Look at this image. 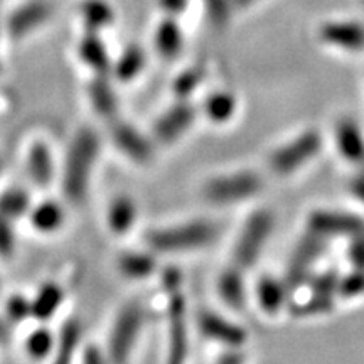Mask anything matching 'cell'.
Masks as SVG:
<instances>
[{"instance_id": "1", "label": "cell", "mask_w": 364, "mask_h": 364, "mask_svg": "<svg viewBox=\"0 0 364 364\" xmlns=\"http://www.w3.org/2000/svg\"><path fill=\"white\" fill-rule=\"evenodd\" d=\"M220 236V226L209 220H191L157 228L145 236L149 250L162 255L193 253L211 247Z\"/></svg>"}, {"instance_id": "2", "label": "cell", "mask_w": 364, "mask_h": 364, "mask_svg": "<svg viewBox=\"0 0 364 364\" xmlns=\"http://www.w3.org/2000/svg\"><path fill=\"white\" fill-rule=\"evenodd\" d=\"M275 228V215L270 209L258 208L248 215L241 225L238 235L235 238L231 257L233 265L250 270L260 260L263 250H265L268 238Z\"/></svg>"}, {"instance_id": "3", "label": "cell", "mask_w": 364, "mask_h": 364, "mask_svg": "<svg viewBox=\"0 0 364 364\" xmlns=\"http://www.w3.org/2000/svg\"><path fill=\"white\" fill-rule=\"evenodd\" d=\"M100 152V139L95 132L83 130L73 142L65 169V193L73 203L86 198L90 174Z\"/></svg>"}, {"instance_id": "4", "label": "cell", "mask_w": 364, "mask_h": 364, "mask_svg": "<svg viewBox=\"0 0 364 364\" xmlns=\"http://www.w3.org/2000/svg\"><path fill=\"white\" fill-rule=\"evenodd\" d=\"M265 188L262 174L252 169L235 171L204 182L203 198L215 206H235L257 198Z\"/></svg>"}, {"instance_id": "5", "label": "cell", "mask_w": 364, "mask_h": 364, "mask_svg": "<svg viewBox=\"0 0 364 364\" xmlns=\"http://www.w3.org/2000/svg\"><path fill=\"white\" fill-rule=\"evenodd\" d=\"M324 139L317 129H307L287 140L268 156V169L279 177H289L302 171L318 157Z\"/></svg>"}, {"instance_id": "6", "label": "cell", "mask_w": 364, "mask_h": 364, "mask_svg": "<svg viewBox=\"0 0 364 364\" xmlns=\"http://www.w3.org/2000/svg\"><path fill=\"white\" fill-rule=\"evenodd\" d=\"M327 247H329V241L314 233H309V231L300 236L292 253H290L284 275V280L289 285L290 292L306 285V282L316 272L317 263L326 255Z\"/></svg>"}, {"instance_id": "7", "label": "cell", "mask_w": 364, "mask_h": 364, "mask_svg": "<svg viewBox=\"0 0 364 364\" xmlns=\"http://www.w3.org/2000/svg\"><path fill=\"white\" fill-rule=\"evenodd\" d=\"M306 231L327 241L349 240L364 233V218L344 209L318 208L307 215Z\"/></svg>"}, {"instance_id": "8", "label": "cell", "mask_w": 364, "mask_h": 364, "mask_svg": "<svg viewBox=\"0 0 364 364\" xmlns=\"http://www.w3.org/2000/svg\"><path fill=\"white\" fill-rule=\"evenodd\" d=\"M199 117V108L191 100H176L166 112L156 118L152 125L154 142L172 145L193 129Z\"/></svg>"}, {"instance_id": "9", "label": "cell", "mask_w": 364, "mask_h": 364, "mask_svg": "<svg viewBox=\"0 0 364 364\" xmlns=\"http://www.w3.org/2000/svg\"><path fill=\"white\" fill-rule=\"evenodd\" d=\"M196 327L204 339L220 344L225 349L245 348L248 343V332L245 327L211 309H201L196 314Z\"/></svg>"}, {"instance_id": "10", "label": "cell", "mask_w": 364, "mask_h": 364, "mask_svg": "<svg viewBox=\"0 0 364 364\" xmlns=\"http://www.w3.org/2000/svg\"><path fill=\"white\" fill-rule=\"evenodd\" d=\"M144 326V307L140 302H130L118 314L110 338V356L113 361H127L139 339Z\"/></svg>"}, {"instance_id": "11", "label": "cell", "mask_w": 364, "mask_h": 364, "mask_svg": "<svg viewBox=\"0 0 364 364\" xmlns=\"http://www.w3.org/2000/svg\"><path fill=\"white\" fill-rule=\"evenodd\" d=\"M167 295V324H169V361L182 363L188 356V302L182 289L166 292Z\"/></svg>"}, {"instance_id": "12", "label": "cell", "mask_w": 364, "mask_h": 364, "mask_svg": "<svg viewBox=\"0 0 364 364\" xmlns=\"http://www.w3.org/2000/svg\"><path fill=\"white\" fill-rule=\"evenodd\" d=\"M318 41L346 53L364 51V26L356 21H329L318 27Z\"/></svg>"}, {"instance_id": "13", "label": "cell", "mask_w": 364, "mask_h": 364, "mask_svg": "<svg viewBox=\"0 0 364 364\" xmlns=\"http://www.w3.org/2000/svg\"><path fill=\"white\" fill-rule=\"evenodd\" d=\"M334 145L344 162L364 167V130L353 117H341L334 125Z\"/></svg>"}, {"instance_id": "14", "label": "cell", "mask_w": 364, "mask_h": 364, "mask_svg": "<svg viewBox=\"0 0 364 364\" xmlns=\"http://www.w3.org/2000/svg\"><path fill=\"white\" fill-rule=\"evenodd\" d=\"M112 139L120 152L136 164H149L154 157V144L142 132L127 124L124 120L113 118Z\"/></svg>"}, {"instance_id": "15", "label": "cell", "mask_w": 364, "mask_h": 364, "mask_svg": "<svg viewBox=\"0 0 364 364\" xmlns=\"http://www.w3.org/2000/svg\"><path fill=\"white\" fill-rule=\"evenodd\" d=\"M253 295L258 304V309L265 316L277 317L279 314L287 311L292 292H290L289 285L285 284L284 277L279 279V277L273 275H263L255 285Z\"/></svg>"}, {"instance_id": "16", "label": "cell", "mask_w": 364, "mask_h": 364, "mask_svg": "<svg viewBox=\"0 0 364 364\" xmlns=\"http://www.w3.org/2000/svg\"><path fill=\"white\" fill-rule=\"evenodd\" d=\"M247 270L231 263L216 279V294L220 300L231 311H245L250 300L247 285Z\"/></svg>"}, {"instance_id": "17", "label": "cell", "mask_w": 364, "mask_h": 364, "mask_svg": "<svg viewBox=\"0 0 364 364\" xmlns=\"http://www.w3.org/2000/svg\"><path fill=\"white\" fill-rule=\"evenodd\" d=\"M336 302H338V297H334V295L317 292V290L311 289L309 285H302L300 290H294L292 295H290L287 311L299 318L321 317L332 312V309L336 307Z\"/></svg>"}, {"instance_id": "18", "label": "cell", "mask_w": 364, "mask_h": 364, "mask_svg": "<svg viewBox=\"0 0 364 364\" xmlns=\"http://www.w3.org/2000/svg\"><path fill=\"white\" fill-rule=\"evenodd\" d=\"M236 112H238V98L230 90L211 91L199 108V113H203L209 124L216 127L230 124L236 117Z\"/></svg>"}, {"instance_id": "19", "label": "cell", "mask_w": 364, "mask_h": 364, "mask_svg": "<svg viewBox=\"0 0 364 364\" xmlns=\"http://www.w3.org/2000/svg\"><path fill=\"white\" fill-rule=\"evenodd\" d=\"M53 16V4L46 0H34V2L26 4L19 11L12 14L9 19V31L16 38L29 34L31 31L38 29L41 24H44L49 17Z\"/></svg>"}, {"instance_id": "20", "label": "cell", "mask_w": 364, "mask_h": 364, "mask_svg": "<svg viewBox=\"0 0 364 364\" xmlns=\"http://www.w3.org/2000/svg\"><path fill=\"white\" fill-rule=\"evenodd\" d=\"M154 46L159 56L166 61H172L181 56L182 49H184V33H182L181 26L177 21L169 19L162 21L157 26L156 36H154Z\"/></svg>"}, {"instance_id": "21", "label": "cell", "mask_w": 364, "mask_h": 364, "mask_svg": "<svg viewBox=\"0 0 364 364\" xmlns=\"http://www.w3.org/2000/svg\"><path fill=\"white\" fill-rule=\"evenodd\" d=\"M118 268L129 279H147L157 270V258L149 252H127L118 258Z\"/></svg>"}, {"instance_id": "22", "label": "cell", "mask_w": 364, "mask_h": 364, "mask_svg": "<svg viewBox=\"0 0 364 364\" xmlns=\"http://www.w3.org/2000/svg\"><path fill=\"white\" fill-rule=\"evenodd\" d=\"M80 56L91 70L98 73V76H105L112 70L110 56L107 48L95 33H90L80 44Z\"/></svg>"}, {"instance_id": "23", "label": "cell", "mask_w": 364, "mask_h": 364, "mask_svg": "<svg viewBox=\"0 0 364 364\" xmlns=\"http://www.w3.org/2000/svg\"><path fill=\"white\" fill-rule=\"evenodd\" d=\"M90 98L93 103L95 110L105 118H117L118 113V98L115 90L110 81L105 80V76H98L97 81L91 83L90 88Z\"/></svg>"}, {"instance_id": "24", "label": "cell", "mask_w": 364, "mask_h": 364, "mask_svg": "<svg viewBox=\"0 0 364 364\" xmlns=\"http://www.w3.org/2000/svg\"><path fill=\"white\" fill-rule=\"evenodd\" d=\"M135 221L136 204L134 203V199L127 198V196L117 198L112 203L110 209H108V225H110V230L117 235H125L129 233Z\"/></svg>"}, {"instance_id": "25", "label": "cell", "mask_w": 364, "mask_h": 364, "mask_svg": "<svg viewBox=\"0 0 364 364\" xmlns=\"http://www.w3.org/2000/svg\"><path fill=\"white\" fill-rule=\"evenodd\" d=\"M145 68V53L140 46H129L124 53L120 54V58L117 59V63L113 65V73L120 81L124 83H130L134 81Z\"/></svg>"}, {"instance_id": "26", "label": "cell", "mask_w": 364, "mask_h": 364, "mask_svg": "<svg viewBox=\"0 0 364 364\" xmlns=\"http://www.w3.org/2000/svg\"><path fill=\"white\" fill-rule=\"evenodd\" d=\"M204 80H206V68L203 65H191L172 81V93L176 100H191L196 91L201 88Z\"/></svg>"}, {"instance_id": "27", "label": "cell", "mask_w": 364, "mask_h": 364, "mask_svg": "<svg viewBox=\"0 0 364 364\" xmlns=\"http://www.w3.org/2000/svg\"><path fill=\"white\" fill-rule=\"evenodd\" d=\"M29 174L39 186L49 184L53 179L51 154L44 144H34L29 152Z\"/></svg>"}, {"instance_id": "28", "label": "cell", "mask_w": 364, "mask_h": 364, "mask_svg": "<svg viewBox=\"0 0 364 364\" xmlns=\"http://www.w3.org/2000/svg\"><path fill=\"white\" fill-rule=\"evenodd\" d=\"M63 300V292L56 285H46L41 290L38 297L31 304V312L38 318H48L58 311L59 304Z\"/></svg>"}, {"instance_id": "29", "label": "cell", "mask_w": 364, "mask_h": 364, "mask_svg": "<svg viewBox=\"0 0 364 364\" xmlns=\"http://www.w3.org/2000/svg\"><path fill=\"white\" fill-rule=\"evenodd\" d=\"M364 297V270L351 268L338 280V300H354Z\"/></svg>"}, {"instance_id": "30", "label": "cell", "mask_w": 364, "mask_h": 364, "mask_svg": "<svg viewBox=\"0 0 364 364\" xmlns=\"http://www.w3.org/2000/svg\"><path fill=\"white\" fill-rule=\"evenodd\" d=\"M83 17L91 31H98L112 24L113 11L103 0H88L83 6Z\"/></svg>"}, {"instance_id": "31", "label": "cell", "mask_w": 364, "mask_h": 364, "mask_svg": "<svg viewBox=\"0 0 364 364\" xmlns=\"http://www.w3.org/2000/svg\"><path fill=\"white\" fill-rule=\"evenodd\" d=\"M33 225L39 231H54L63 223V209L56 203H44L33 211Z\"/></svg>"}, {"instance_id": "32", "label": "cell", "mask_w": 364, "mask_h": 364, "mask_svg": "<svg viewBox=\"0 0 364 364\" xmlns=\"http://www.w3.org/2000/svg\"><path fill=\"white\" fill-rule=\"evenodd\" d=\"M29 196L22 189H12L7 191L6 194H2L0 198V215L14 220V218H19L24 215L29 208Z\"/></svg>"}, {"instance_id": "33", "label": "cell", "mask_w": 364, "mask_h": 364, "mask_svg": "<svg viewBox=\"0 0 364 364\" xmlns=\"http://www.w3.org/2000/svg\"><path fill=\"white\" fill-rule=\"evenodd\" d=\"M80 336H81V329H80L78 322L71 321V322H68L65 327H63L61 334H59V351L56 356L58 363L70 361L73 353H75V349L78 348Z\"/></svg>"}, {"instance_id": "34", "label": "cell", "mask_w": 364, "mask_h": 364, "mask_svg": "<svg viewBox=\"0 0 364 364\" xmlns=\"http://www.w3.org/2000/svg\"><path fill=\"white\" fill-rule=\"evenodd\" d=\"M204 7H206V16L213 26L221 29L231 19V12H233V2L231 0H204Z\"/></svg>"}, {"instance_id": "35", "label": "cell", "mask_w": 364, "mask_h": 364, "mask_svg": "<svg viewBox=\"0 0 364 364\" xmlns=\"http://www.w3.org/2000/svg\"><path fill=\"white\" fill-rule=\"evenodd\" d=\"M53 348V336L51 332L46 329H38L31 334L29 341H27V349L36 358H43L51 351Z\"/></svg>"}, {"instance_id": "36", "label": "cell", "mask_w": 364, "mask_h": 364, "mask_svg": "<svg viewBox=\"0 0 364 364\" xmlns=\"http://www.w3.org/2000/svg\"><path fill=\"white\" fill-rule=\"evenodd\" d=\"M346 260L351 268H363L364 270V233L346 240Z\"/></svg>"}, {"instance_id": "37", "label": "cell", "mask_w": 364, "mask_h": 364, "mask_svg": "<svg viewBox=\"0 0 364 364\" xmlns=\"http://www.w3.org/2000/svg\"><path fill=\"white\" fill-rule=\"evenodd\" d=\"M14 250V233L11 220L0 215V255L9 257Z\"/></svg>"}, {"instance_id": "38", "label": "cell", "mask_w": 364, "mask_h": 364, "mask_svg": "<svg viewBox=\"0 0 364 364\" xmlns=\"http://www.w3.org/2000/svg\"><path fill=\"white\" fill-rule=\"evenodd\" d=\"M7 312L14 321H21L27 314H31V304L22 297H14L7 306Z\"/></svg>"}, {"instance_id": "39", "label": "cell", "mask_w": 364, "mask_h": 364, "mask_svg": "<svg viewBox=\"0 0 364 364\" xmlns=\"http://www.w3.org/2000/svg\"><path fill=\"white\" fill-rule=\"evenodd\" d=\"M349 194H351L364 209V167L363 171L356 172V174L351 177V181H349Z\"/></svg>"}, {"instance_id": "40", "label": "cell", "mask_w": 364, "mask_h": 364, "mask_svg": "<svg viewBox=\"0 0 364 364\" xmlns=\"http://www.w3.org/2000/svg\"><path fill=\"white\" fill-rule=\"evenodd\" d=\"M216 361L221 364H240L247 361V356H245L243 348H226L221 356L216 358Z\"/></svg>"}, {"instance_id": "41", "label": "cell", "mask_w": 364, "mask_h": 364, "mask_svg": "<svg viewBox=\"0 0 364 364\" xmlns=\"http://www.w3.org/2000/svg\"><path fill=\"white\" fill-rule=\"evenodd\" d=\"M159 4L169 16H179L188 6V0H159Z\"/></svg>"}, {"instance_id": "42", "label": "cell", "mask_w": 364, "mask_h": 364, "mask_svg": "<svg viewBox=\"0 0 364 364\" xmlns=\"http://www.w3.org/2000/svg\"><path fill=\"white\" fill-rule=\"evenodd\" d=\"M102 356H100L98 349H93V348H88L85 351V356H83V361L85 363H100L102 361Z\"/></svg>"}, {"instance_id": "43", "label": "cell", "mask_w": 364, "mask_h": 364, "mask_svg": "<svg viewBox=\"0 0 364 364\" xmlns=\"http://www.w3.org/2000/svg\"><path fill=\"white\" fill-rule=\"evenodd\" d=\"M233 2L235 9H243V7H250L252 4L257 2V0H231Z\"/></svg>"}, {"instance_id": "44", "label": "cell", "mask_w": 364, "mask_h": 364, "mask_svg": "<svg viewBox=\"0 0 364 364\" xmlns=\"http://www.w3.org/2000/svg\"><path fill=\"white\" fill-rule=\"evenodd\" d=\"M9 338V329L4 322H0V343H6Z\"/></svg>"}]
</instances>
